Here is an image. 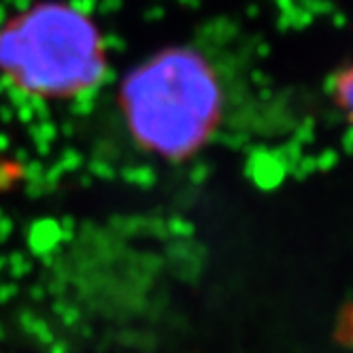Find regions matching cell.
<instances>
[{"instance_id": "6da1fadb", "label": "cell", "mask_w": 353, "mask_h": 353, "mask_svg": "<svg viewBox=\"0 0 353 353\" xmlns=\"http://www.w3.org/2000/svg\"><path fill=\"white\" fill-rule=\"evenodd\" d=\"M223 92L213 66L192 49L149 58L121 85V111L132 139L160 158H188L219 121Z\"/></svg>"}, {"instance_id": "7a4b0ae2", "label": "cell", "mask_w": 353, "mask_h": 353, "mask_svg": "<svg viewBox=\"0 0 353 353\" xmlns=\"http://www.w3.org/2000/svg\"><path fill=\"white\" fill-rule=\"evenodd\" d=\"M105 43L96 23L66 3H39L0 28V72L21 92L66 100L105 77Z\"/></svg>"}, {"instance_id": "3957f363", "label": "cell", "mask_w": 353, "mask_h": 353, "mask_svg": "<svg viewBox=\"0 0 353 353\" xmlns=\"http://www.w3.org/2000/svg\"><path fill=\"white\" fill-rule=\"evenodd\" d=\"M336 96L341 100V107L353 119V68L336 74Z\"/></svg>"}, {"instance_id": "277c9868", "label": "cell", "mask_w": 353, "mask_h": 353, "mask_svg": "<svg viewBox=\"0 0 353 353\" xmlns=\"http://www.w3.org/2000/svg\"><path fill=\"white\" fill-rule=\"evenodd\" d=\"M315 162H317V170L327 172V170H332L339 164V154L334 149H325V151H321L319 156H315Z\"/></svg>"}, {"instance_id": "5b68a950", "label": "cell", "mask_w": 353, "mask_h": 353, "mask_svg": "<svg viewBox=\"0 0 353 353\" xmlns=\"http://www.w3.org/2000/svg\"><path fill=\"white\" fill-rule=\"evenodd\" d=\"M313 137H315V132H313V123H311V121H307V123H302L300 128H298L296 143H298V145H302V143H311V141H313Z\"/></svg>"}, {"instance_id": "8992f818", "label": "cell", "mask_w": 353, "mask_h": 353, "mask_svg": "<svg viewBox=\"0 0 353 353\" xmlns=\"http://www.w3.org/2000/svg\"><path fill=\"white\" fill-rule=\"evenodd\" d=\"M294 170H296V174H298V172H300V174H311V172L317 170V162H315V158H305V156H302L300 162L294 166Z\"/></svg>"}, {"instance_id": "52a82bcc", "label": "cell", "mask_w": 353, "mask_h": 353, "mask_svg": "<svg viewBox=\"0 0 353 353\" xmlns=\"http://www.w3.org/2000/svg\"><path fill=\"white\" fill-rule=\"evenodd\" d=\"M343 149L347 154H353V125L343 134Z\"/></svg>"}, {"instance_id": "ba28073f", "label": "cell", "mask_w": 353, "mask_h": 353, "mask_svg": "<svg viewBox=\"0 0 353 353\" xmlns=\"http://www.w3.org/2000/svg\"><path fill=\"white\" fill-rule=\"evenodd\" d=\"M330 21H332V26H336V28H343L345 23H347V17H345V13H341V11H332L330 13Z\"/></svg>"}]
</instances>
